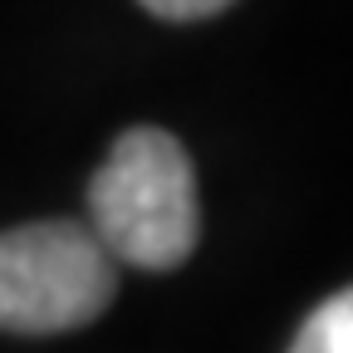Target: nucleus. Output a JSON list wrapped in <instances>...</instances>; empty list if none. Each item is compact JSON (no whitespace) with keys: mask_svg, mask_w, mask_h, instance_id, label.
Wrapping results in <instances>:
<instances>
[{"mask_svg":"<svg viewBox=\"0 0 353 353\" xmlns=\"http://www.w3.org/2000/svg\"><path fill=\"white\" fill-rule=\"evenodd\" d=\"M99 245L113 265L176 270L201 236L196 172L187 148L162 128H128L88 182Z\"/></svg>","mask_w":353,"mask_h":353,"instance_id":"nucleus-1","label":"nucleus"},{"mask_svg":"<svg viewBox=\"0 0 353 353\" xmlns=\"http://www.w3.org/2000/svg\"><path fill=\"white\" fill-rule=\"evenodd\" d=\"M118 290V265L79 221L0 231V329L69 334L94 324Z\"/></svg>","mask_w":353,"mask_h":353,"instance_id":"nucleus-2","label":"nucleus"},{"mask_svg":"<svg viewBox=\"0 0 353 353\" xmlns=\"http://www.w3.org/2000/svg\"><path fill=\"white\" fill-rule=\"evenodd\" d=\"M290 353H353V294L339 290L334 299H324L294 334Z\"/></svg>","mask_w":353,"mask_h":353,"instance_id":"nucleus-3","label":"nucleus"},{"mask_svg":"<svg viewBox=\"0 0 353 353\" xmlns=\"http://www.w3.org/2000/svg\"><path fill=\"white\" fill-rule=\"evenodd\" d=\"M143 10H152L157 20H176V25H187V20H206L216 10H226L236 6V0H138Z\"/></svg>","mask_w":353,"mask_h":353,"instance_id":"nucleus-4","label":"nucleus"}]
</instances>
